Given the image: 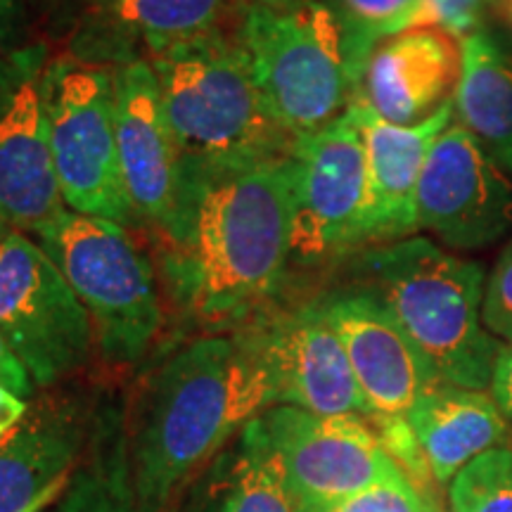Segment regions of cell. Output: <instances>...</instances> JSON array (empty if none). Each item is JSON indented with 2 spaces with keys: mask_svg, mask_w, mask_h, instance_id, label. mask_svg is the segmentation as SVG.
Segmentation results:
<instances>
[{
  "mask_svg": "<svg viewBox=\"0 0 512 512\" xmlns=\"http://www.w3.org/2000/svg\"><path fill=\"white\" fill-rule=\"evenodd\" d=\"M292 159H178L159 230L171 297L207 325L247 320L290 266Z\"/></svg>",
  "mask_w": 512,
  "mask_h": 512,
  "instance_id": "6da1fadb",
  "label": "cell"
},
{
  "mask_svg": "<svg viewBox=\"0 0 512 512\" xmlns=\"http://www.w3.org/2000/svg\"><path fill=\"white\" fill-rule=\"evenodd\" d=\"M271 406L266 366L240 328L197 337L166 356L140 384L126 415L138 512H164Z\"/></svg>",
  "mask_w": 512,
  "mask_h": 512,
  "instance_id": "7a4b0ae2",
  "label": "cell"
},
{
  "mask_svg": "<svg viewBox=\"0 0 512 512\" xmlns=\"http://www.w3.org/2000/svg\"><path fill=\"white\" fill-rule=\"evenodd\" d=\"M373 287L427 358L439 382L484 392L501 344L484 328V268L427 238H403L363 256Z\"/></svg>",
  "mask_w": 512,
  "mask_h": 512,
  "instance_id": "3957f363",
  "label": "cell"
},
{
  "mask_svg": "<svg viewBox=\"0 0 512 512\" xmlns=\"http://www.w3.org/2000/svg\"><path fill=\"white\" fill-rule=\"evenodd\" d=\"M178 159L285 157L294 140L266 107L240 38L209 31L150 57Z\"/></svg>",
  "mask_w": 512,
  "mask_h": 512,
  "instance_id": "277c9868",
  "label": "cell"
},
{
  "mask_svg": "<svg viewBox=\"0 0 512 512\" xmlns=\"http://www.w3.org/2000/svg\"><path fill=\"white\" fill-rule=\"evenodd\" d=\"M238 38L266 107L292 138L316 133L349 110L361 72L347 29L330 5H247Z\"/></svg>",
  "mask_w": 512,
  "mask_h": 512,
  "instance_id": "5b68a950",
  "label": "cell"
},
{
  "mask_svg": "<svg viewBox=\"0 0 512 512\" xmlns=\"http://www.w3.org/2000/svg\"><path fill=\"white\" fill-rule=\"evenodd\" d=\"M93 323L110 366H133L162 330L155 268L121 223L62 209L36 233Z\"/></svg>",
  "mask_w": 512,
  "mask_h": 512,
  "instance_id": "8992f818",
  "label": "cell"
},
{
  "mask_svg": "<svg viewBox=\"0 0 512 512\" xmlns=\"http://www.w3.org/2000/svg\"><path fill=\"white\" fill-rule=\"evenodd\" d=\"M50 152L64 207L83 216L131 223L114 126V72L57 57L43 72Z\"/></svg>",
  "mask_w": 512,
  "mask_h": 512,
  "instance_id": "52a82bcc",
  "label": "cell"
},
{
  "mask_svg": "<svg viewBox=\"0 0 512 512\" xmlns=\"http://www.w3.org/2000/svg\"><path fill=\"white\" fill-rule=\"evenodd\" d=\"M0 335L36 387H53L91 358L93 323L60 268L24 230L0 221Z\"/></svg>",
  "mask_w": 512,
  "mask_h": 512,
  "instance_id": "ba28073f",
  "label": "cell"
},
{
  "mask_svg": "<svg viewBox=\"0 0 512 512\" xmlns=\"http://www.w3.org/2000/svg\"><path fill=\"white\" fill-rule=\"evenodd\" d=\"M290 264L318 266L366 242V145L354 112L294 140Z\"/></svg>",
  "mask_w": 512,
  "mask_h": 512,
  "instance_id": "9c48e42d",
  "label": "cell"
},
{
  "mask_svg": "<svg viewBox=\"0 0 512 512\" xmlns=\"http://www.w3.org/2000/svg\"><path fill=\"white\" fill-rule=\"evenodd\" d=\"M302 512H325L401 472L363 415H316L271 406L259 415Z\"/></svg>",
  "mask_w": 512,
  "mask_h": 512,
  "instance_id": "30bf717a",
  "label": "cell"
},
{
  "mask_svg": "<svg viewBox=\"0 0 512 512\" xmlns=\"http://www.w3.org/2000/svg\"><path fill=\"white\" fill-rule=\"evenodd\" d=\"M240 330L264 361L273 406H294L316 415H373L318 302L292 311H256Z\"/></svg>",
  "mask_w": 512,
  "mask_h": 512,
  "instance_id": "8fae6325",
  "label": "cell"
},
{
  "mask_svg": "<svg viewBox=\"0 0 512 512\" xmlns=\"http://www.w3.org/2000/svg\"><path fill=\"white\" fill-rule=\"evenodd\" d=\"M418 228L453 249L489 247L512 228L508 171L460 124L441 131L422 166Z\"/></svg>",
  "mask_w": 512,
  "mask_h": 512,
  "instance_id": "7c38bea8",
  "label": "cell"
},
{
  "mask_svg": "<svg viewBox=\"0 0 512 512\" xmlns=\"http://www.w3.org/2000/svg\"><path fill=\"white\" fill-rule=\"evenodd\" d=\"M41 48L10 55L0 86V221L38 233L64 207L50 152Z\"/></svg>",
  "mask_w": 512,
  "mask_h": 512,
  "instance_id": "4fadbf2b",
  "label": "cell"
},
{
  "mask_svg": "<svg viewBox=\"0 0 512 512\" xmlns=\"http://www.w3.org/2000/svg\"><path fill=\"white\" fill-rule=\"evenodd\" d=\"M316 302L342 342L370 413L401 418L439 384L427 358L370 287L339 290Z\"/></svg>",
  "mask_w": 512,
  "mask_h": 512,
  "instance_id": "5bb4252c",
  "label": "cell"
},
{
  "mask_svg": "<svg viewBox=\"0 0 512 512\" xmlns=\"http://www.w3.org/2000/svg\"><path fill=\"white\" fill-rule=\"evenodd\" d=\"M114 126L133 216L162 230L174 209L178 147L150 60L133 57L114 69Z\"/></svg>",
  "mask_w": 512,
  "mask_h": 512,
  "instance_id": "9a60e30c",
  "label": "cell"
},
{
  "mask_svg": "<svg viewBox=\"0 0 512 512\" xmlns=\"http://www.w3.org/2000/svg\"><path fill=\"white\" fill-rule=\"evenodd\" d=\"M460 72V38L441 29H408L377 43L356 95L389 124L418 126L451 105Z\"/></svg>",
  "mask_w": 512,
  "mask_h": 512,
  "instance_id": "2e32d148",
  "label": "cell"
},
{
  "mask_svg": "<svg viewBox=\"0 0 512 512\" xmlns=\"http://www.w3.org/2000/svg\"><path fill=\"white\" fill-rule=\"evenodd\" d=\"M366 145V242L411 238L418 230V185L434 140L451 126L456 107L446 105L418 126H396L370 110L358 95L351 100Z\"/></svg>",
  "mask_w": 512,
  "mask_h": 512,
  "instance_id": "e0dca14e",
  "label": "cell"
},
{
  "mask_svg": "<svg viewBox=\"0 0 512 512\" xmlns=\"http://www.w3.org/2000/svg\"><path fill=\"white\" fill-rule=\"evenodd\" d=\"M91 403L76 394L41 399L0 439V512H22L72 475L93 427Z\"/></svg>",
  "mask_w": 512,
  "mask_h": 512,
  "instance_id": "ac0fdd59",
  "label": "cell"
},
{
  "mask_svg": "<svg viewBox=\"0 0 512 512\" xmlns=\"http://www.w3.org/2000/svg\"><path fill=\"white\" fill-rule=\"evenodd\" d=\"M164 512H302L259 415Z\"/></svg>",
  "mask_w": 512,
  "mask_h": 512,
  "instance_id": "d6986e66",
  "label": "cell"
},
{
  "mask_svg": "<svg viewBox=\"0 0 512 512\" xmlns=\"http://www.w3.org/2000/svg\"><path fill=\"white\" fill-rule=\"evenodd\" d=\"M439 484L501 446L508 427L496 401L475 389L439 382L415 401L406 415Z\"/></svg>",
  "mask_w": 512,
  "mask_h": 512,
  "instance_id": "ffe728a7",
  "label": "cell"
},
{
  "mask_svg": "<svg viewBox=\"0 0 512 512\" xmlns=\"http://www.w3.org/2000/svg\"><path fill=\"white\" fill-rule=\"evenodd\" d=\"M463 72L453 107L458 124L512 174V57L484 29L460 38Z\"/></svg>",
  "mask_w": 512,
  "mask_h": 512,
  "instance_id": "44dd1931",
  "label": "cell"
},
{
  "mask_svg": "<svg viewBox=\"0 0 512 512\" xmlns=\"http://www.w3.org/2000/svg\"><path fill=\"white\" fill-rule=\"evenodd\" d=\"M60 512H138L126 415L114 403L95 406L91 434L62 494Z\"/></svg>",
  "mask_w": 512,
  "mask_h": 512,
  "instance_id": "7402d4cb",
  "label": "cell"
},
{
  "mask_svg": "<svg viewBox=\"0 0 512 512\" xmlns=\"http://www.w3.org/2000/svg\"><path fill=\"white\" fill-rule=\"evenodd\" d=\"M226 0H121L114 15L140 36L152 55L181 46L216 29Z\"/></svg>",
  "mask_w": 512,
  "mask_h": 512,
  "instance_id": "603a6c76",
  "label": "cell"
},
{
  "mask_svg": "<svg viewBox=\"0 0 512 512\" xmlns=\"http://www.w3.org/2000/svg\"><path fill=\"white\" fill-rule=\"evenodd\" d=\"M451 512H512V446H496L448 486Z\"/></svg>",
  "mask_w": 512,
  "mask_h": 512,
  "instance_id": "cb8c5ba5",
  "label": "cell"
},
{
  "mask_svg": "<svg viewBox=\"0 0 512 512\" xmlns=\"http://www.w3.org/2000/svg\"><path fill=\"white\" fill-rule=\"evenodd\" d=\"M418 5L420 0H337L335 12L347 29L351 57L361 76L377 43L413 27Z\"/></svg>",
  "mask_w": 512,
  "mask_h": 512,
  "instance_id": "d4e9b609",
  "label": "cell"
},
{
  "mask_svg": "<svg viewBox=\"0 0 512 512\" xmlns=\"http://www.w3.org/2000/svg\"><path fill=\"white\" fill-rule=\"evenodd\" d=\"M503 0H420L411 29H441L465 38L482 29V19Z\"/></svg>",
  "mask_w": 512,
  "mask_h": 512,
  "instance_id": "484cf974",
  "label": "cell"
},
{
  "mask_svg": "<svg viewBox=\"0 0 512 512\" xmlns=\"http://www.w3.org/2000/svg\"><path fill=\"white\" fill-rule=\"evenodd\" d=\"M325 512H422V496L403 472L344 498Z\"/></svg>",
  "mask_w": 512,
  "mask_h": 512,
  "instance_id": "4316f807",
  "label": "cell"
},
{
  "mask_svg": "<svg viewBox=\"0 0 512 512\" xmlns=\"http://www.w3.org/2000/svg\"><path fill=\"white\" fill-rule=\"evenodd\" d=\"M484 328L494 337L512 344V242L498 256L484 287Z\"/></svg>",
  "mask_w": 512,
  "mask_h": 512,
  "instance_id": "83f0119b",
  "label": "cell"
},
{
  "mask_svg": "<svg viewBox=\"0 0 512 512\" xmlns=\"http://www.w3.org/2000/svg\"><path fill=\"white\" fill-rule=\"evenodd\" d=\"M0 387L10 389L22 399H31L38 389L27 366L19 361V356L12 351L8 339L3 335H0Z\"/></svg>",
  "mask_w": 512,
  "mask_h": 512,
  "instance_id": "f1b7e54d",
  "label": "cell"
},
{
  "mask_svg": "<svg viewBox=\"0 0 512 512\" xmlns=\"http://www.w3.org/2000/svg\"><path fill=\"white\" fill-rule=\"evenodd\" d=\"M489 387L491 394H494L498 411L512 420V344H505L498 351Z\"/></svg>",
  "mask_w": 512,
  "mask_h": 512,
  "instance_id": "f546056e",
  "label": "cell"
},
{
  "mask_svg": "<svg viewBox=\"0 0 512 512\" xmlns=\"http://www.w3.org/2000/svg\"><path fill=\"white\" fill-rule=\"evenodd\" d=\"M29 401L0 387V439H5L29 415Z\"/></svg>",
  "mask_w": 512,
  "mask_h": 512,
  "instance_id": "4dcf8cb0",
  "label": "cell"
},
{
  "mask_svg": "<svg viewBox=\"0 0 512 512\" xmlns=\"http://www.w3.org/2000/svg\"><path fill=\"white\" fill-rule=\"evenodd\" d=\"M69 479H72V475H69V477H64V479H60V482H57V484L50 486L48 491H43V494L38 496L36 501L29 505V508H24L22 512H41V510H46L48 505L53 503L57 496H62L64 491H67V486H69Z\"/></svg>",
  "mask_w": 512,
  "mask_h": 512,
  "instance_id": "1f68e13d",
  "label": "cell"
},
{
  "mask_svg": "<svg viewBox=\"0 0 512 512\" xmlns=\"http://www.w3.org/2000/svg\"><path fill=\"white\" fill-rule=\"evenodd\" d=\"M15 8H17V0H0V36L5 34V29H8L12 15H15Z\"/></svg>",
  "mask_w": 512,
  "mask_h": 512,
  "instance_id": "d6a6232c",
  "label": "cell"
},
{
  "mask_svg": "<svg viewBox=\"0 0 512 512\" xmlns=\"http://www.w3.org/2000/svg\"><path fill=\"white\" fill-rule=\"evenodd\" d=\"M422 512H446L444 503H441V498H439L437 491H434V494L422 496Z\"/></svg>",
  "mask_w": 512,
  "mask_h": 512,
  "instance_id": "836d02e7",
  "label": "cell"
},
{
  "mask_svg": "<svg viewBox=\"0 0 512 512\" xmlns=\"http://www.w3.org/2000/svg\"><path fill=\"white\" fill-rule=\"evenodd\" d=\"M245 5H261V8H290L297 0H242Z\"/></svg>",
  "mask_w": 512,
  "mask_h": 512,
  "instance_id": "e575fe53",
  "label": "cell"
},
{
  "mask_svg": "<svg viewBox=\"0 0 512 512\" xmlns=\"http://www.w3.org/2000/svg\"><path fill=\"white\" fill-rule=\"evenodd\" d=\"M498 15L505 19V24H508V29L512 31V0H503L501 5H498Z\"/></svg>",
  "mask_w": 512,
  "mask_h": 512,
  "instance_id": "d590c367",
  "label": "cell"
},
{
  "mask_svg": "<svg viewBox=\"0 0 512 512\" xmlns=\"http://www.w3.org/2000/svg\"><path fill=\"white\" fill-rule=\"evenodd\" d=\"M8 67H10V57H0V86H3L5 76H8Z\"/></svg>",
  "mask_w": 512,
  "mask_h": 512,
  "instance_id": "8d00e7d4",
  "label": "cell"
},
{
  "mask_svg": "<svg viewBox=\"0 0 512 512\" xmlns=\"http://www.w3.org/2000/svg\"><path fill=\"white\" fill-rule=\"evenodd\" d=\"M110 3H112V5H117V3H121V0H110Z\"/></svg>",
  "mask_w": 512,
  "mask_h": 512,
  "instance_id": "74e56055",
  "label": "cell"
}]
</instances>
